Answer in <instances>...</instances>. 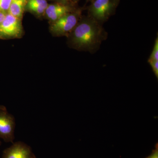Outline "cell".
Instances as JSON below:
<instances>
[{
	"label": "cell",
	"instance_id": "cell-1",
	"mask_svg": "<svg viewBox=\"0 0 158 158\" xmlns=\"http://www.w3.org/2000/svg\"><path fill=\"white\" fill-rule=\"evenodd\" d=\"M68 36L69 43L71 47L93 54L107 38L108 33L102 25L88 15L81 17Z\"/></svg>",
	"mask_w": 158,
	"mask_h": 158
},
{
	"label": "cell",
	"instance_id": "cell-2",
	"mask_svg": "<svg viewBox=\"0 0 158 158\" xmlns=\"http://www.w3.org/2000/svg\"><path fill=\"white\" fill-rule=\"evenodd\" d=\"M119 0H95L88 8V16L102 25L115 14Z\"/></svg>",
	"mask_w": 158,
	"mask_h": 158
},
{
	"label": "cell",
	"instance_id": "cell-3",
	"mask_svg": "<svg viewBox=\"0 0 158 158\" xmlns=\"http://www.w3.org/2000/svg\"><path fill=\"white\" fill-rule=\"evenodd\" d=\"M81 9H76L53 22L51 27L52 33L57 36H69L81 19Z\"/></svg>",
	"mask_w": 158,
	"mask_h": 158
},
{
	"label": "cell",
	"instance_id": "cell-4",
	"mask_svg": "<svg viewBox=\"0 0 158 158\" xmlns=\"http://www.w3.org/2000/svg\"><path fill=\"white\" fill-rule=\"evenodd\" d=\"M15 126L14 116L8 113L5 106H0V138L13 143Z\"/></svg>",
	"mask_w": 158,
	"mask_h": 158
},
{
	"label": "cell",
	"instance_id": "cell-5",
	"mask_svg": "<svg viewBox=\"0 0 158 158\" xmlns=\"http://www.w3.org/2000/svg\"><path fill=\"white\" fill-rule=\"evenodd\" d=\"M2 158H36L31 148L24 142L18 141L3 152Z\"/></svg>",
	"mask_w": 158,
	"mask_h": 158
},
{
	"label": "cell",
	"instance_id": "cell-6",
	"mask_svg": "<svg viewBox=\"0 0 158 158\" xmlns=\"http://www.w3.org/2000/svg\"><path fill=\"white\" fill-rule=\"evenodd\" d=\"M22 32L20 19L8 13L0 23V34L8 37H18Z\"/></svg>",
	"mask_w": 158,
	"mask_h": 158
},
{
	"label": "cell",
	"instance_id": "cell-7",
	"mask_svg": "<svg viewBox=\"0 0 158 158\" xmlns=\"http://www.w3.org/2000/svg\"><path fill=\"white\" fill-rule=\"evenodd\" d=\"M76 10L73 6L57 2L48 5L45 13L49 19L54 22L65 15Z\"/></svg>",
	"mask_w": 158,
	"mask_h": 158
},
{
	"label": "cell",
	"instance_id": "cell-8",
	"mask_svg": "<svg viewBox=\"0 0 158 158\" xmlns=\"http://www.w3.org/2000/svg\"><path fill=\"white\" fill-rule=\"evenodd\" d=\"M28 0H12L8 10V13L20 19L27 6Z\"/></svg>",
	"mask_w": 158,
	"mask_h": 158
},
{
	"label": "cell",
	"instance_id": "cell-9",
	"mask_svg": "<svg viewBox=\"0 0 158 158\" xmlns=\"http://www.w3.org/2000/svg\"><path fill=\"white\" fill-rule=\"evenodd\" d=\"M48 5L46 0H28L26 6L30 11L41 15L45 13Z\"/></svg>",
	"mask_w": 158,
	"mask_h": 158
},
{
	"label": "cell",
	"instance_id": "cell-10",
	"mask_svg": "<svg viewBox=\"0 0 158 158\" xmlns=\"http://www.w3.org/2000/svg\"><path fill=\"white\" fill-rule=\"evenodd\" d=\"M148 60H158V37H156L154 45Z\"/></svg>",
	"mask_w": 158,
	"mask_h": 158
},
{
	"label": "cell",
	"instance_id": "cell-11",
	"mask_svg": "<svg viewBox=\"0 0 158 158\" xmlns=\"http://www.w3.org/2000/svg\"><path fill=\"white\" fill-rule=\"evenodd\" d=\"M12 0H0V10L8 11Z\"/></svg>",
	"mask_w": 158,
	"mask_h": 158
},
{
	"label": "cell",
	"instance_id": "cell-12",
	"mask_svg": "<svg viewBox=\"0 0 158 158\" xmlns=\"http://www.w3.org/2000/svg\"><path fill=\"white\" fill-rule=\"evenodd\" d=\"M148 62L152 68L155 75L158 78V60H148Z\"/></svg>",
	"mask_w": 158,
	"mask_h": 158
},
{
	"label": "cell",
	"instance_id": "cell-13",
	"mask_svg": "<svg viewBox=\"0 0 158 158\" xmlns=\"http://www.w3.org/2000/svg\"><path fill=\"white\" fill-rule=\"evenodd\" d=\"M54 1H56L58 3L73 6V5L76 4V3H77L79 0H54Z\"/></svg>",
	"mask_w": 158,
	"mask_h": 158
},
{
	"label": "cell",
	"instance_id": "cell-14",
	"mask_svg": "<svg viewBox=\"0 0 158 158\" xmlns=\"http://www.w3.org/2000/svg\"><path fill=\"white\" fill-rule=\"evenodd\" d=\"M146 158H158V148H157L151 155Z\"/></svg>",
	"mask_w": 158,
	"mask_h": 158
},
{
	"label": "cell",
	"instance_id": "cell-15",
	"mask_svg": "<svg viewBox=\"0 0 158 158\" xmlns=\"http://www.w3.org/2000/svg\"><path fill=\"white\" fill-rule=\"evenodd\" d=\"M6 12L0 10V23L4 20L6 15Z\"/></svg>",
	"mask_w": 158,
	"mask_h": 158
},
{
	"label": "cell",
	"instance_id": "cell-16",
	"mask_svg": "<svg viewBox=\"0 0 158 158\" xmlns=\"http://www.w3.org/2000/svg\"><path fill=\"white\" fill-rule=\"evenodd\" d=\"M87 1H88V2H94V1H95V0H87Z\"/></svg>",
	"mask_w": 158,
	"mask_h": 158
},
{
	"label": "cell",
	"instance_id": "cell-17",
	"mask_svg": "<svg viewBox=\"0 0 158 158\" xmlns=\"http://www.w3.org/2000/svg\"><path fill=\"white\" fill-rule=\"evenodd\" d=\"M1 144H2V142H1V141H0V145H1Z\"/></svg>",
	"mask_w": 158,
	"mask_h": 158
}]
</instances>
